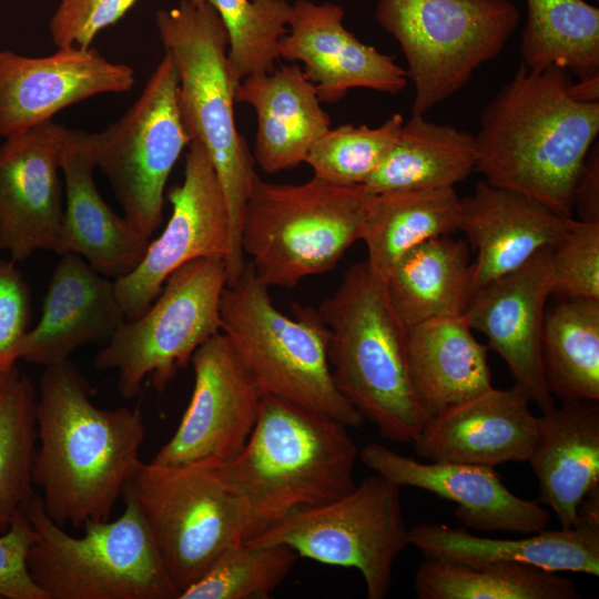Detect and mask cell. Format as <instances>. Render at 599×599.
<instances>
[{"label":"cell","instance_id":"obj_1","mask_svg":"<svg viewBox=\"0 0 599 599\" xmlns=\"http://www.w3.org/2000/svg\"><path fill=\"white\" fill-rule=\"evenodd\" d=\"M32 479L60 526L105 521L141 464L145 427L140 408L104 409L70 361L45 366L37 398Z\"/></svg>","mask_w":599,"mask_h":599},{"label":"cell","instance_id":"obj_2","mask_svg":"<svg viewBox=\"0 0 599 599\" xmlns=\"http://www.w3.org/2000/svg\"><path fill=\"white\" fill-rule=\"evenodd\" d=\"M571 73L521 64L489 101L475 135L476 171L497 187L572 217L573 189L599 133V102L570 95Z\"/></svg>","mask_w":599,"mask_h":599},{"label":"cell","instance_id":"obj_3","mask_svg":"<svg viewBox=\"0 0 599 599\" xmlns=\"http://www.w3.org/2000/svg\"><path fill=\"white\" fill-rule=\"evenodd\" d=\"M357 457L345 424L265 394L244 447L211 468L243 499L248 541L297 510L351 493Z\"/></svg>","mask_w":599,"mask_h":599},{"label":"cell","instance_id":"obj_4","mask_svg":"<svg viewBox=\"0 0 599 599\" xmlns=\"http://www.w3.org/2000/svg\"><path fill=\"white\" fill-rule=\"evenodd\" d=\"M328 329V362L342 395L382 438L414 443L428 420L410 380L407 326L367 261L348 267L317 308Z\"/></svg>","mask_w":599,"mask_h":599},{"label":"cell","instance_id":"obj_5","mask_svg":"<svg viewBox=\"0 0 599 599\" xmlns=\"http://www.w3.org/2000/svg\"><path fill=\"white\" fill-rule=\"evenodd\" d=\"M155 26L177 72V103L185 131L205 149L225 197L231 225L225 267L231 285L246 265L241 231L256 173L253 154L235 124L229 34L216 10L194 0L159 10Z\"/></svg>","mask_w":599,"mask_h":599},{"label":"cell","instance_id":"obj_6","mask_svg":"<svg viewBox=\"0 0 599 599\" xmlns=\"http://www.w3.org/2000/svg\"><path fill=\"white\" fill-rule=\"evenodd\" d=\"M110 521H90L74 537L47 514L37 493L21 507L33 539L28 572L45 599H177L150 527L134 498Z\"/></svg>","mask_w":599,"mask_h":599},{"label":"cell","instance_id":"obj_7","mask_svg":"<svg viewBox=\"0 0 599 599\" xmlns=\"http://www.w3.org/2000/svg\"><path fill=\"white\" fill-rule=\"evenodd\" d=\"M221 333L261 389L358 428L364 417L338 390L328 362V329L317 309L294 304L292 317L274 305L246 262L223 291Z\"/></svg>","mask_w":599,"mask_h":599},{"label":"cell","instance_id":"obj_8","mask_svg":"<svg viewBox=\"0 0 599 599\" xmlns=\"http://www.w3.org/2000/svg\"><path fill=\"white\" fill-rule=\"evenodd\" d=\"M372 194L364 184L336 185L317 177L277 184L256 175L247 200L241 247L266 287H293L333 270L362 238Z\"/></svg>","mask_w":599,"mask_h":599},{"label":"cell","instance_id":"obj_9","mask_svg":"<svg viewBox=\"0 0 599 599\" xmlns=\"http://www.w3.org/2000/svg\"><path fill=\"white\" fill-rule=\"evenodd\" d=\"M375 19L405 57L412 113L425 114L500 54L520 13L510 0H377Z\"/></svg>","mask_w":599,"mask_h":599},{"label":"cell","instance_id":"obj_10","mask_svg":"<svg viewBox=\"0 0 599 599\" xmlns=\"http://www.w3.org/2000/svg\"><path fill=\"white\" fill-rule=\"evenodd\" d=\"M227 284L225 261L204 257L174 271L151 305L124 319L94 358L100 372L116 370V387L134 398L150 377L163 392L195 351L221 333L220 305Z\"/></svg>","mask_w":599,"mask_h":599},{"label":"cell","instance_id":"obj_11","mask_svg":"<svg viewBox=\"0 0 599 599\" xmlns=\"http://www.w3.org/2000/svg\"><path fill=\"white\" fill-rule=\"evenodd\" d=\"M124 491L138 502L179 597L244 539L246 506L211 467L141 461Z\"/></svg>","mask_w":599,"mask_h":599},{"label":"cell","instance_id":"obj_12","mask_svg":"<svg viewBox=\"0 0 599 599\" xmlns=\"http://www.w3.org/2000/svg\"><path fill=\"white\" fill-rule=\"evenodd\" d=\"M245 542L285 545L301 557L357 569L367 598L384 599L392 588L394 564L409 545L400 486L375 473L347 495L297 510Z\"/></svg>","mask_w":599,"mask_h":599},{"label":"cell","instance_id":"obj_13","mask_svg":"<svg viewBox=\"0 0 599 599\" xmlns=\"http://www.w3.org/2000/svg\"><path fill=\"white\" fill-rule=\"evenodd\" d=\"M179 79L169 52L126 112L91 133L97 167L113 189L123 216L151 241L163 221L165 185L191 139L177 103Z\"/></svg>","mask_w":599,"mask_h":599},{"label":"cell","instance_id":"obj_14","mask_svg":"<svg viewBox=\"0 0 599 599\" xmlns=\"http://www.w3.org/2000/svg\"><path fill=\"white\" fill-rule=\"evenodd\" d=\"M171 216L161 234L150 241L139 264L114 280L126 319L139 317L155 300L167 277L184 264L204 257L226 260L231 225L225 197L214 166L197 142L185 154L181 184L166 192Z\"/></svg>","mask_w":599,"mask_h":599},{"label":"cell","instance_id":"obj_15","mask_svg":"<svg viewBox=\"0 0 599 599\" xmlns=\"http://www.w3.org/2000/svg\"><path fill=\"white\" fill-rule=\"evenodd\" d=\"M194 386L173 436L151 460L217 466L237 455L257 420L263 393L219 333L193 354Z\"/></svg>","mask_w":599,"mask_h":599},{"label":"cell","instance_id":"obj_16","mask_svg":"<svg viewBox=\"0 0 599 599\" xmlns=\"http://www.w3.org/2000/svg\"><path fill=\"white\" fill-rule=\"evenodd\" d=\"M545 247L514 272L473 294L464 312L471 329L483 333L488 348L507 364L515 385L545 413L555 406L541 356L546 305L551 291Z\"/></svg>","mask_w":599,"mask_h":599},{"label":"cell","instance_id":"obj_17","mask_svg":"<svg viewBox=\"0 0 599 599\" xmlns=\"http://www.w3.org/2000/svg\"><path fill=\"white\" fill-rule=\"evenodd\" d=\"M63 131L48 120L0 145V250L13 262L55 251L64 206Z\"/></svg>","mask_w":599,"mask_h":599},{"label":"cell","instance_id":"obj_18","mask_svg":"<svg viewBox=\"0 0 599 599\" xmlns=\"http://www.w3.org/2000/svg\"><path fill=\"white\" fill-rule=\"evenodd\" d=\"M134 85V71L95 48H58L33 58L0 51V138L22 134L64 108Z\"/></svg>","mask_w":599,"mask_h":599},{"label":"cell","instance_id":"obj_19","mask_svg":"<svg viewBox=\"0 0 599 599\" xmlns=\"http://www.w3.org/2000/svg\"><path fill=\"white\" fill-rule=\"evenodd\" d=\"M343 19L338 4L296 0L280 41V58L303 64L324 103H337L355 88L393 95L402 92L408 82L406 70L394 57L357 39Z\"/></svg>","mask_w":599,"mask_h":599},{"label":"cell","instance_id":"obj_20","mask_svg":"<svg viewBox=\"0 0 599 599\" xmlns=\"http://www.w3.org/2000/svg\"><path fill=\"white\" fill-rule=\"evenodd\" d=\"M358 456L369 469L400 487L419 488L453 501L455 516L466 528L530 535L550 520L539 500L514 495L495 467L419 461L375 441L365 445Z\"/></svg>","mask_w":599,"mask_h":599},{"label":"cell","instance_id":"obj_21","mask_svg":"<svg viewBox=\"0 0 599 599\" xmlns=\"http://www.w3.org/2000/svg\"><path fill=\"white\" fill-rule=\"evenodd\" d=\"M530 403L516 385L491 386L430 417L413 443L415 453L432 463L496 467L527 461L538 430Z\"/></svg>","mask_w":599,"mask_h":599},{"label":"cell","instance_id":"obj_22","mask_svg":"<svg viewBox=\"0 0 599 599\" xmlns=\"http://www.w3.org/2000/svg\"><path fill=\"white\" fill-rule=\"evenodd\" d=\"M460 202L459 230L477 252L470 264L468 300L490 282L521 267L540 250L556 246L572 220L531 196L485 181Z\"/></svg>","mask_w":599,"mask_h":599},{"label":"cell","instance_id":"obj_23","mask_svg":"<svg viewBox=\"0 0 599 599\" xmlns=\"http://www.w3.org/2000/svg\"><path fill=\"white\" fill-rule=\"evenodd\" d=\"M91 133L64 126L61 173L65 202L55 247L59 255L75 254L97 272L114 280L130 273L150 243L100 195Z\"/></svg>","mask_w":599,"mask_h":599},{"label":"cell","instance_id":"obj_24","mask_svg":"<svg viewBox=\"0 0 599 599\" xmlns=\"http://www.w3.org/2000/svg\"><path fill=\"white\" fill-rule=\"evenodd\" d=\"M580 521L571 528L542 529L521 539L476 536L468 528L418 524L409 529V544L425 558L465 565L512 561L551 571L599 576V487L579 508Z\"/></svg>","mask_w":599,"mask_h":599},{"label":"cell","instance_id":"obj_25","mask_svg":"<svg viewBox=\"0 0 599 599\" xmlns=\"http://www.w3.org/2000/svg\"><path fill=\"white\" fill-rule=\"evenodd\" d=\"M124 319L114 281L75 254L61 255L20 359L44 367L64 362L81 346L105 344Z\"/></svg>","mask_w":599,"mask_h":599},{"label":"cell","instance_id":"obj_26","mask_svg":"<svg viewBox=\"0 0 599 599\" xmlns=\"http://www.w3.org/2000/svg\"><path fill=\"white\" fill-rule=\"evenodd\" d=\"M538 480L539 501L562 528L579 524V508L599 487V402H564L538 417L527 460Z\"/></svg>","mask_w":599,"mask_h":599},{"label":"cell","instance_id":"obj_27","mask_svg":"<svg viewBox=\"0 0 599 599\" xmlns=\"http://www.w3.org/2000/svg\"><path fill=\"white\" fill-rule=\"evenodd\" d=\"M234 99L256 113L253 159L270 174L304 163L314 143L331 128L315 85L296 62L244 78Z\"/></svg>","mask_w":599,"mask_h":599},{"label":"cell","instance_id":"obj_28","mask_svg":"<svg viewBox=\"0 0 599 599\" xmlns=\"http://www.w3.org/2000/svg\"><path fill=\"white\" fill-rule=\"evenodd\" d=\"M488 349L464 314L407 327L410 380L428 419L493 386Z\"/></svg>","mask_w":599,"mask_h":599},{"label":"cell","instance_id":"obj_29","mask_svg":"<svg viewBox=\"0 0 599 599\" xmlns=\"http://www.w3.org/2000/svg\"><path fill=\"white\" fill-rule=\"evenodd\" d=\"M413 114L382 164L364 183L373 194L455 187L477 164L475 135Z\"/></svg>","mask_w":599,"mask_h":599},{"label":"cell","instance_id":"obj_30","mask_svg":"<svg viewBox=\"0 0 599 599\" xmlns=\"http://www.w3.org/2000/svg\"><path fill=\"white\" fill-rule=\"evenodd\" d=\"M469 272L466 242L441 235L406 252L385 284L397 315L410 327L463 315L468 302Z\"/></svg>","mask_w":599,"mask_h":599},{"label":"cell","instance_id":"obj_31","mask_svg":"<svg viewBox=\"0 0 599 599\" xmlns=\"http://www.w3.org/2000/svg\"><path fill=\"white\" fill-rule=\"evenodd\" d=\"M455 187L372 194L362 241L367 263L385 281L396 262L416 245L460 227L461 202Z\"/></svg>","mask_w":599,"mask_h":599},{"label":"cell","instance_id":"obj_32","mask_svg":"<svg viewBox=\"0 0 599 599\" xmlns=\"http://www.w3.org/2000/svg\"><path fill=\"white\" fill-rule=\"evenodd\" d=\"M418 599H579L576 583L558 571L494 561L465 565L425 558L414 577Z\"/></svg>","mask_w":599,"mask_h":599},{"label":"cell","instance_id":"obj_33","mask_svg":"<svg viewBox=\"0 0 599 599\" xmlns=\"http://www.w3.org/2000/svg\"><path fill=\"white\" fill-rule=\"evenodd\" d=\"M541 356L554 397L599 402V300L562 298L546 309Z\"/></svg>","mask_w":599,"mask_h":599},{"label":"cell","instance_id":"obj_34","mask_svg":"<svg viewBox=\"0 0 599 599\" xmlns=\"http://www.w3.org/2000/svg\"><path fill=\"white\" fill-rule=\"evenodd\" d=\"M522 64L556 65L577 79L599 75V9L583 0H526Z\"/></svg>","mask_w":599,"mask_h":599},{"label":"cell","instance_id":"obj_35","mask_svg":"<svg viewBox=\"0 0 599 599\" xmlns=\"http://www.w3.org/2000/svg\"><path fill=\"white\" fill-rule=\"evenodd\" d=\"M37 398L32 382L17 365L0 370V535L35 493Z\"/></svg>","mask_w":599,"mask_h":599},{"label":"cell","instance_id":"obj_36","mask_svg":"<svg viewBox=\"0 0 599 599\" xmlns=\"http://www.w3.org/2000/svg\"><path fill=\"white\" fill-rule=\"evenodd\" d=\"M210 3L227 34V65L235 88L254 73H267L280 59L292 3L287 0H194Z\"/></svg>","mask_w":599,"mask_h":599},{"label":"cell","instance_id":"obj_37","mask_svg":"<svg viewBox=\"0 0 599 599\" xmlns=\"http://www.w3.org/2000/svg\"><path fill=\"white\" fill-rule=\"evenodd\" d=\"M300 556L285 545L236 541L207 573L179 599H266L293 570Z\"/></svg>","mask_w":599,"mask_h":599},{"label":"cell","instance_id":"obj_38","mask_svg":"<svg viewBox=\"0 0 599 599\" xmlns=\"http://www.w3.org/2000/svg\"><path fill=\"white\" fill-rule=\"evenodd\" d=\"M404 122L402 114L394 113L377 128H329L314 143L304 163L322 181L344 186L364 184L396 143Z\"/></svg>","mask_w":599,"mask_h":599},{"label":"cell","instance_id":"obj_39","mask_svg":"<svg viewBox=\"0 0 599 599\" xmlns=\"http://www.w3.org/2000/svg\"><path fill=\"white\" fill-rule=\"evenodd\" d=\"M552 294L599 300V222L571 220L549 256Z\"/></svg>","mask_w":599,"mask_h":599},{"label":"cell","instance_id":"obj_40","mask_svg":"<svg viewBox=\"0 0 599 599\" xmlns=\"http://www.w3.org/2000/svg\"><path fill=\"white\" fill-rule=\"evenodd\" d=\"M138 0H60L50 23L57 48H90L95 35L119 21Z\"/></svg>","mask_w":599,"mask_h":599},{"label":"cell","instance_id":"obj_41","mask_svg":"<svg viewBox=\"0 0 599 599\" xmlns=\"http://www.w3.org/2000/svg\"><path fill=\"white\" fill-rule=\"evenodd\" d=\"M31 309L30 290L21 272L13 261L0 260V370L20 359Z\"/></svg>","mask_w":599,"mask_h":599},{"label":"cell","instance_id":"obj_42","mask_svg":"<svg viewBox=\"0 0 599 599\" xmlns=\"http://www.w3.org/2000/svg\"><path fill=\"white\" fill-rule=\"evenodd\" d=\"M32 539L31 524L20 509L8 530L0 535V598L45 599L27 568Z\"/></svg>","mask_w":599,"mask_h":599},{"label":"cell","instance_id":"obj_43","mask_svg":"<svg viewBox=\"0 0 599 599\" xmlns=\"http://www.w3.org/2000/svg\"><path fill=\"white\" fill-rule=\"evenodd\" d=\"M573 209L578 220L599 222V148L593 144L588 152L577 179L573 195Z\"/></svg>","mask_w":599,"mask_h":599},{"label":"cell","instance_id":"obj_44","mask_svg":"<svg viewBox=\"0 0 599 599\" xmlns=\"http://www.w3.org/2000/svg\"><path fill=\"white\" fill-rule=\"evenodd\" d=\"M570 95L581 102H599V75L578 79L570 84Z\"/></svg>","mask_w":599,"mask_h":599}]
</instances>
